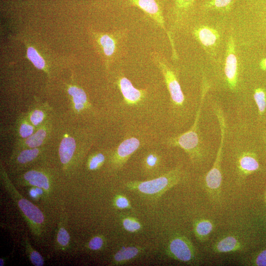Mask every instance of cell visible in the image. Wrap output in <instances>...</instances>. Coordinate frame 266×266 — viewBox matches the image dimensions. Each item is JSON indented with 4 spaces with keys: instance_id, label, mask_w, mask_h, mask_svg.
I'll return each mask as SVG.
<instances>
[{
    "instance_id": "1",
    "label": "cell",
    "mask_w": 266,
    "mask_h": 266,
    "mask_svg": "<svg viewBox=\"0 0 266 266\" xmlns=\"http://www.w3.org/2000/svg\"><path fill=\"white\" fill-rule=\"evenodd\" d=\"M230 13L235 42L244 45L266 40V0H237Z\"/></svg>"
},
{
    "instance_id": "2",
    "label": "cell",
    "mask_w": 266,
    "mask_h": 266,
    "mask_svg": "<svg viewBox=\"0 0 266 266\" xmlns=\"http://www.w3.org/2000/svg\"><path fill=\"white\" fill-rule=\"evenodd\" d=\"M0 178L5 189L18 207L33 234L37 237L41 236L45 227V218L42 212L38 207L20 194L10 181L1 165Z\"/></svg>"
},
{
    "instance_id": "3",
    "label": "cell",
    "mask_w": 266,
    "mask_h": 266,
    "mask_svg": "<svg viewBox=\"0 0 266 266\" xmlns=\"http://www.w3.org/2000/svg\"><path fill=\"white\" fill-rule=\"evenodd\" d=\"M182 176L181 167L178 166L155 179L144 181H129L125 186L130 191L157 198L177 185L181 181Z\"/></svg>"
},
{
    "instance_id": "4",
    "label": "cell",
    "mask_w": 266,
    "mask_h": 266,
    "mask_svg": "<svg viewBox=\"0 0 266 266\" xmlns=\"http://www.w3.org/2000/svg\"><path fill=\"white\" fill-rule=\"evenodd\" d=\"M100 51L103 56L106 66L119 57L125 50L128 30L120 29L112 33H93Z\"/></svg>"
},
{
    "instance_id": "5",
    "label": "cell",
    "mask_w": 266,
    "mask_h": 266,
    "mask_svg": "<svg viewBox=\"0 0 266 266\" xmlns=\"http://www.w3.org/2000/svg\"><path fill=\"white\" fill-rule=\"evenodd\" d=\"M151 56L153 62L163 74L173 103L177 105H182L184 101V96L172 66L161 53L154 52L152 53Z\"/></svg>"
},
{
    "instance_id": "6",
    "label": "cell",
    "mask_w": 266,
    "mask_h": 266,
    "mask_svg": "<svg viewBox=\"0 0 266 266\" xmlns=\"http://www.w3.org/2000/svg\"><path fill=\"white\" fill-rule=\"evenodd\" d=\"M205 94V92L202 93L200 104L196 114L195 122L190 129L166 141V144L169 146L179 147L183 149L193 160L199 157L200 155L199 150V138L198 129L200 114Z\"/></svg>"
},
{
    "instance_id": "7",
    "label": "cell",
    "mask_w": 266,
    "mask_h": 266,
    "mask_svg": "<svg viewBox=\"0 0 266 266\" xmlns=\"http://www.w3.org/2000/svg\"><path fill=\"white\" fill-rule=\"evenodd\" d=\"M129 3L144 11L164 31L169 40L172 51V57L178 59L172 33L167 29L162 10L156 0H128Z\"/></svg>"
},
{
    "instance_id": "8",
    "label": "cell",
    "mask_w": 266,
    "mask_h": 266,
    "mask_svg": "<svg viewBox=\"0 0 266 266\" xmlns=\"http://www.w3.org/2000/svg\"><path fill=\"white\" fill-rule=\"evenodd\" d=\"M171 258L187 264H192L197 258V252L192 242L183 235H175L171 238L166 249Z\"/></svg>"
},
{
    "instance_id": "9",
    "label": "cell",
    "mask_w": 266,
    "mask_h": 266,
    "mask_svg": "<svg viewBox=\"0 0 266 266\" xmlns=\"http://www.w3.org/2000/svg\"><path fill=\"white\" fill-rule=\"evenodd\" d=\"M222 160L220 158H216L212 168L205 177V190L210 200L215 202L219 201L221 197Z\"/></svg>"
},
{
    "instance_id": "10",
    "label": "cell",
    "mask_w": 266,
    "mask_h": 266,
    "mask_svg": "<svg viewBox=\"0 0 266 266\" xmlns=\"http://www.w3.org/2000/svg\"><path fill=\"white\" fill-rule=\"evenodd\" d=\"M235 42L232 33L227 42L224 72L229 87L236 88L238 77V63L235 51Z\"/></svg>"
},
{
    "instance_id": "11",
    "label": "cell",
    "mask_w": 266,
    "mask_h": 266,
    "mask_svg": "<svg viewBox=\"0 0 266 266\" xmlns=\"http://www.w3.org/2000/svg\"><path fill=\"white\" fill-rule=\"evenodd\" d=\"M140 145L139 139L134 137L124 140L111 156V161L113 166L116 168H121Z\"/></svg>"
},
{
    "instance_id": "12",
    "label": "cell",
    "mask_w": 266,
    "mask_h": 266,
    "mask_svg": "<svg viewBox=\"0 0 266 266\" xmlns=\"http://www.w3.org/2000/svg\"><path fill=\"white\" fill-rule=\"evenodd\" d=\"M195 0H174L172 12V30L183 28L188 24L189 18L193 13Z\"/></svg>"
},
{
    "instance_id": "13",
    "label": "cell",
    "mask_w": 266,
    "mask_h": 266,
    "mask_svg": "<svg viewBox=\"0 0 266 266\" xmlns=\"http://www.w3.org/2000/svg\"><path fill=\"white\" fill-rule=\"evenodd\" d=\"M196 38L204 49L210 52L218 45L220 37L218 32L215 29L207 26L195 27L192 31Z\"/></svg>"
},
{
    "instance_id": "14",
    "label": "cell",
    "mask_w": 266,
    "mask_h": 266,
    "mask_svg": "<svg viewBox=\"0 0 266 266\" xmlns=\"http://www.w3.org/2000/svg\"><path fill=\"white\" fill-rule=\"evenodd\" d=\"M117 84L124 101L128 104H136L146 96V90L135 88L131 81L125 76L121 75L117 81Z\"/></svg>"
},
{
    "instance_id": "15",
    "label": "cell",
    "mask_w": 266,
    "mask_h": 266,
    "mask_svg": "<svg viewBox=\"0 0 266 266\" xmlns=\"http://www.w3.org/2000/svg\"><path fill=\"white\" fill-rule=\"evenodd\" d=\"M17 181L22 184V185L39 188L44 192H48L51 188L48 175L39 169H32L26 171L18 178Z\"/></svg>"
},
{
    "instance_id": "16",
    "label": "cell",
    "mask_w": 266,
    "mask_h": 266,
    "mask_svg": "<svg viewBox=\"0 0 266 266\" xmlns=\"http://www.w3.org/2000/svg\"><path fill=\"white\" fill-rule=\"evenodd\" d=\"M243 247L242 242L236 236L228 235L218 240L212 248L217 253H225L239 251Z\"/></svg>"
},
{
    "instance_id": "17",
    "label": "cell",
    "mask_w": 266,
    "mask_h": 266,
    "mask_svg": "<svg viewBox=\"0 0 266 266\" xmlns=\"http://www.w3.org/2000/svg\"><path fill=\"white\" fill-rule=\"evenodd\" d=\"M237 0H204L201 6L203 12L230 13Z\"/></svg>"
},
{
    "instance_id": "18",
    "label": "cell",
    "mask_w": 266,
    "mask_h": 266,
    "mask_svg": "<svg viewBox=\"0 0 266 266\" xmlns=\"http://www.w3.org/2000/svg\"><path fill=\"white\" fill-rule=\"evenodd\" d=\"M76 149V143L73 137L66 136L62 139L59 148V155L63 165L66 166L70 163Z\"/></svg>"
},
{
    "instance_id": "19",
    "label": "cell",
    "mask_w": 266,
    "mask_h": 266,
    "mask_svg": "<svg viewBox=\"0 0 266 266\" xmlns=\"http://www.w3.org/2000/svg\"><path fill=\"white\" fill-rule=\"evenodd\" d=\"M41 153L38 148L21 149L14 153L12 161L17 166H26L37 160Z\"/></svg>"
},
{
    "instance_id": "20",
    "label": "cell",
    "mask_w": 266,
    "mask_h": 266,
    "mask_svg": "<svg viewBox=\"0 0 266 266\" xmlns=\"http://www.w3.org/2000/svg\"><path fill=\"white\" fill-rule=\"evenodd\" d=\"M214 224L209 219H200L193 224L194 233L197 239L200 242H204L208 239L214 229Z\"/></svg>"
},
{
    "instance_id": "21",
    "label": "cell",
    "mask_w": 266,
    "mask_h": 266,
    "mask_svg": "<svg viewBox=\"0 0 266 266\" xmlns=\"http://www.w3.org/2000/svg\"><path fill=\"white\" fill-rule=\"evenodd\" d=\"M238 167L241 175L244 178L258 169L259 164L252 154L244 153L238 159Z\"/></svg>"
},
{
    "instance_id": "22",
    "label": "cell",
    "mask_w": 266,
    "mask_h": 266,
    "mask_svg": "<svg viewBox=\"0 0 266 266\" xmlns=\"http://www.w3.org/2000/svg\"><path fill=\"white\" fill-rule=\"evenodd\" d=\"M45 126L40 125L36 130L30 136L24 139L22 144H20V149L18 150L27 149L38 148L45 141L47 136L48 130Z\"/></svg>"
},
{
    "instance_id": "23",
    "label": "cell",
    "mask_w": 266,
    "mask_h": 266,
    "mask_svg": "<svg viewBox=\"0 0 266 266\" xmlns=\"http://www.w3.org/2000/svg\"><path fill=\"white\" fill-rule=\"evenodd\" d=\"M140 248L136 246L123 247L113 256V265H119L132 260L140 253Z\"/></svg>"
},
{
    "instance_id": "24",
    "label": "cell",
    "mask_w": 266,
    "mask_h": 266,
    "mask_svg": "<svg viewBox=\"0 0 266 266\" xmlns=\"http://www.w3.org/2000/svg\"><path fill=\"white\" fill-rule=\"evenodd\" d=\"M67 92L72 99L74 109L78 112L83 110L88 105L86 94L82 89L71 86L68 88Z\"/></svg>"
},
{
    "instance_id": "25",
    "label": "cell",
    "mask_w": 266,
    "mask_h": 266,
    "mask_svg": "<svg viewBox=\"0 0 266 266\" xmlns=\"http://www.w3.org/2000/svg\"><path fill=\"white\" fill-rule=\"evenodd\" d=\"M22 245L25 250L26 254L32 264L35 266H42L44 264V260L42 255L35 250L30 244L28 239L23 237Z\"/></svg>"
},
{
    "instance_id": "26",
    "label": "cell",
    "mask_w": 266,
    "mask_h": 266,
    "mask_svg": "<svg viewBox=\"0 0 266 266\" xmlns=\"http://www.w3.org/2000/svg\"><path fill=\"white\" fill-rule=\"evenodd\" d=\"M65 221V219L62 218L56 235V244L58 247L60 248L68 247L70 243V235L66 230Z\"/></svg>"
},
{
    "instance_id": "27",
    "label": "cell",
    "mask_w": 266,
    "mask_h": 266,
    "mask_svg": "<svg viewBox=\"0 0 266 266\" xmlns=\"http://www.w3.org/2000/svg\"><path fill=\"white\" fill-rule=\"evenodd\" d=\"M27 56L35 67L39 69L45 70V61L35 48L31 46L28 47Z\"/></svg>"
},
{
    "instance_id": "28",
    "label": "cell",
    "mask_w": 266,
    "mask_h": 266,
    "mask_svg": "<svg viewBox=\"0 0 266 266\" xmlns=\"http://www.w3.org/2000/svg\"><path fill=\"white\" fill-rule=\"evenodd\" d=\"M35 127L32 124L29 120L23 119L19 124L18 134L22 138L25 139L35 132Z\"/></svg>"
},
{
    "instance_id": "29",
    "label": "cell",
    "mask_w": 266,
    "mask_h": 266,
    "mask_svg": "<svg viewBox=\"0 0 266 266\" xmlns=\"http://www.w3.org/2000/svg\"><path fill=\"white\" fill-rule=\"evenodd\" d=\"M28 120L34 127H39L45 120L46 112L40 108L32 110L29 114Z\"/></svg>"
},
{
    "instance_id": "30",
    "label": "cell",
    "mask_w": 266,
    "mask_h": 266,
    "mask_svg": "<svg viewBox=\"0 0 266 266\" xmlns=\"http://www.w3.org/2000/svg\"><path fill=\"white\" fill-rule=\"evenodd\" d=\"M254 99L259 113L262 114L266 108V95L264 90L261 88L256 89L254 91Z\"/></svg>"
},
{
    "instance_id": "31",
    "label": "cell",
    "mask_w": 266,
    "mask_h": 266,
    "mask_svg": "<svg viewBox=\"0 0 266 266\" xmlns=\"http://www.w3.org/2000/svg\"><path fill=\"white\" fill-rule=\"evenodd\" d=\"M122 225L127 231L131 233L137 232L141 230L142 226L136 219L131 217H126L122 220Z\"/></svg>"
},
{
    "instance_id": "32",
    "label": "cell",
    "mask_w": 266,
    "mask_h": 266,
    "mask_svg": "<svg viewBox=\"0 0 266 266\" xmlns=\"http://www.w3.org/2000/svg\"><path fill=\"white\" fill-rule=\"evenodd\" d=\"M105 160L104 155L101 153H96L90 156L88 161V168L90 170L99 168Z\"/></svg>"
},
{
    "instance_id": "33",
    "label": "cell",
    "mask_w": 266,
    "mask_h": 266,
    "mask_svg": "<svg viewBox=\"0 0 266 266\" xmlns=\"http://www.w3.org/2000/svg\"><path fill=\"white\" fill-rule=\"evenodd\" d=\"M160 158L156 153H150L144 158V165L149 169L156 167L159 163Z\"/></svg>"
},
{
    "instance_id": "34",
    "label": "cell",
    "mask_w": 266,
    "mask_h": 266,
    "mask_svg": "<svg viewBox=\"0 0 266 266\" xmlns=\"http://www.w3.org/2000/svg\"><path fill=\"white\" fill-rule=\"evenodd\" d=\"M104 244V239L101 236H95L89 241L88 246L92 250H98L102 248Z\"/></svg>"
},
{
    "instance_id": "35",
    "label": "cell",
    "mask_w": 266,
    "mask_h": 266,
    "mask_svg": "<svg viewBox=\"0 0 266 266\" xmlns=\"http://www.w3.org/2000/svg\"><path fill=\"white\" fill-rule=\"evenodd\" d=\"M114 205L117 208L121 209L131 207L129 200L125 196L121 195H118L115 197Z\"/></svg>"
},
{
    "instance_id": "36",
    "label": "cell",
    "mask_w": 266,
    "mask_h": 266,
    "mask_svg": "<svg viewBox=\"0 0 266 266\" xmlns=\"http://www.w3.org/2000/svg\"><path fill=\"white\" fill-rule=\"evenodd\" d=\"M254 264L258 266H266V249L261 251L254 260Z\"/></svg>"
},
{
    "instance_id": "37",
    "label": "cell",
    "mask_w": 266,
    "mask_h": 266,
    "mask_svg": "<svg viewBox=\"0 0 266 266\" xmlns=\"http://www.w3.org/2000/svg\"><path fill=\"white\" fill-rule=\"evenodd\" d=\"M29 193L30 196L32 198L36 199L37 197H39V195L37 194L34 187L30 190Z\"/></svg>"
},
{
    "instance_id": "38",
    "label": "cell",
    "mask_w": 266,
    "mask_h": 266,
    "mask_svg": "<svg viewBox=\"0 0 266 266\" xmlns=\"http://www.w3.org/2000/svg\"><path fill=\"white\" fill-rule=\"evenodd\" d=\"M260 66L262 69L266 70V58L263 59L261 61Z\"/></svg>"
},
{
    "instance_id": "39",
    "label": "cell",
    "mask_w": 266,
    "mask_h": 266,
    "mask_svg": "<svg viewBox=\"0 0 266 266\" xmlns=\"http://www.w3.org/2000/svg\"><path fill=\"white\" fill-rule=\"evenodd\" d=\"M4 260L3 258H0V266H3L4 265Z\"/></svg>"
},
{
    "instance_id": "40",
    "label": "cell",
    "mask_w": 266,
    "mask_h": 266,
    "mask_svg": "<svg viewBox=\"0 0 266 266\" xmlns=\"http://www.w3.org/2000/svg\"></svg>"
}]
</instances>
